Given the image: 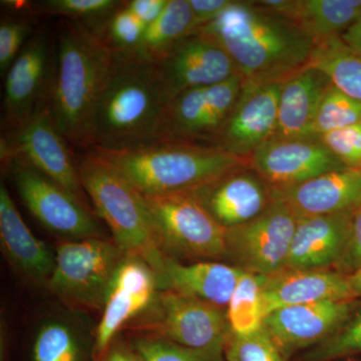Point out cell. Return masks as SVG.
I'll list each match as a JSON object with an SVG mask.
<instances>
[{"instance_id": "1", "label": "cell", "mask_w": 361, "mask_h": 361, "mask_svg": "<svg viewBox=\"0 0 361 361\" xmlns=\"http://www.w3.org/2000/svg\"><path fill=\"white\" fill-rule=\"evenodd\" d=\"M232 59L244 80L285 82L310 63L316 42L291 21L265 13L251 1H232L196 30Z\"/></svg>"}, {"instance_id": "2", "label": "cell", "mask_w": 361, "mask_h": 361, "mask_svg": "<svg viewBox=\"0 0 361 361\" xmlns=\"http://www.w3.org/2000/svg\"><path fill=\"white\" fill-rule=\"evenodd\" d=\"M111 58L113 51L97 28L63 21L47 102L56 129L75 148L94 147V116Z\"/></svg>"}, {"instance_id": "3", "label": "cell", "mask_w": 361, "mask_h": 361, "mask_svg": "<svg viewBox=\"0 0 361 361\" xmlns=\"http://www.w3.org/2000/svg\"><path fill=\"white\" fill-rule=\"evenodd\" d=\"M165 108L155 63L137 51H113L94 116L92 149H133L155 142Z\"/></svg>"}, {"instance_id": "4", "label": "cell", "mask_w": 361, "mask_h": 361, "mask_svg": "<svg viewBox=\"0 0 361 361\" xmlns=\"http://www.w3.org/2000/svg\"><path fill=\"white\" fill-rule=\"evenodd\" d=\"M92 151L144 196L192 192L249 165L248 159L194 142H155L133 149Z\"/></svg>"}, {"instance_id": "5", "label": "cell", "mask_w": 361, "mask_h": 361, "mask_svg": "<svg viewBox=\"0 0 361 361\" xmlns=\"http://www.w3.org/2000/svg\"><path fill=\"white\" fill-rule=\"evenodd\" d=\"M78 167L82 188L116 245L127 256L144 259L157 274L166 254L157 241L145 197L92 149L80 157Z\"/></svg>"}, {"instance_id": "6", "label": "cell", "mask_w": 361, "mask_h": 361, "mask_svg": "<svg viewBox=\"0 0 361 361\" xmlns=\"http://www.w3.org/2000/svg\"><path fill=\"white\" fill-rule=\"evenodd\" d=\"M114 240H65L56 247V263L47 286L78 307L104 308L116 271L126 258Z\"/></svg>"}, {"instance_id": "7", "label": "cell", "mask_w": 361, "mask_h": 361, "mask_svg": "<svg viewBox=\"0 0 361 361\" xmlns=\"http://www.w3.org/2000/svg\"><path fill=\"white\" fill-rule=\"evenodd\" d=\"M144 197L164 254L226 258L227 229L214 219L191 192Z\"/></svg>"}, {"instance_id": "8", "label": "cell", "mask_w": 361, "mask_h": 361, "mask_svg": "<svg viewBox=\"0 0 361 361\" xmlns=\"http://www.w3.org/2000/svg\"><path fill=\"white\" fill-rule=\"evenodd\" d=\"M154 303L153 317L142 329L211 360L224 361L231 330L222 308L170 289L157 293Z\"/></svg>"}, {"instance_id": "9", "label": "cell", "mask_w": 361, "mask_h": 361, "mask_svg": "<svg viewBox=\"0 0 361 361\" xmlns=\"http://www.w3.org/2000/svg\"><path fill=\"white\" fill-rule=\"evenodd\" d=\"M272 195L260 215L226 232V258L240 269L263 277L285 270L296 229V216L277 194Z\"/></svg>"}, {"instance_id": "10", "label": "cell", "mask_w": 361, "mask_h": 361, "mask_svg": "<svg viewBox=\"0 0 361 361\" xmlns=\"http://www.w3.org/2000/svg\"><path fill=\"white\" fill-rule=\"evenodd\" d=\"M4 159L21 200L44 227L70 240L101 237L99 226L84 202L21 159Z\"/></svg>"}, {"instance_id": "11", "label": "cell", "mask_w": 361, "mask_h": 361, "mask_svg": "<svg viewBox=\"0 0 361 361\" xmlns=\"http://www.w3.org/2000/svg\"><path fill=\"white\" fill-rule=\"evenodd\" d=\"M243 80L238 73L220 84L175 97L164 110L155 142H214L238 102Z\"/></svg>"}, {"instance_id": "12", "label": "cell", "mask_w": 361, "mask_h": 361, "mask_svg": "<svg viewBox=\"0 0 361 361\" xmlns=\"http://www.w3.org/2000/svg\"><path fill=\"white\" fill-rule=\"evenodd\" d=\"M11 133L9 141H2V159H21L85 203L78 164L52 121L47 99Z\"/></svg>"}, {"instance_id": "13", "label": "cell", "mask_w": 361, "mask_h": 361, "mask_svg": "<svg viewBox=\"0 0 361 361\" xmlns=\"http://www.w3.org/2000/svg\"><path fill=\"white\" fill-rule=\"evenodd\" d=\"M166 106L188 90L212 87L239 71L221 47L193 32L155 63Z\"/></svg>"}, {"instance_id": "14", "label": "cell", "mask_w": 361, "mask_h": 361, "mask_svg": "<svg viewBox=\"0 0 361 361\" xmlns=\"http://www.w3.org/2000/svg\"><path fill=\"white\" fill-rule=\"evenodd\" d=\"M248 161L249 167L276 191L346 168L319 139H272Z\"/></svg>"}, {"instance_id": "15", "label": "cell", "mask_w": 361, "mask_h": 361, "mask_svg": "<svg viewBox=\"0 0 361 361\" xmlns=\"http://www.w3.org/2000/svg\"><path fill=\"white\" fill-rule=\"evenodd\" d=\"M283 82L243 80L241 94L213 146L248 159L261 145L274 137Z\"/></svg>"}, {"instance_id": "16", "label": "cell", "mask_w": 361, "mask_h": 361, "mask_svg": "<svg viewBox=\"0 0 361 361\" xmlns=\"http://www.w3.org/2000/svg\"><path fill=\"white\" fill-rule=\"evenodd\" d=\"M360 305L358 300H345L286 306L266 316L263 329L289 360L294 353L322 343Z\"/></svg>"}, {"instance_id": "17", "label": "cell", "mask_w": 361, "mask_h": 361, "mask_svg": "<svg viewBox=\"0 0 361 361\" xmlns=\"http://www.w3.org/2000/svg\"><path fill=\"white\" fill-rule=\"evenodd\" d=\"M160 287L155 271L135 256H126L116 271L103 308L94 338V360L99 361L108 353L116 334L126 323L155 300Z\"/></svg>"}, {"instance_id": "18", "label": "cell", "mask_w": 361, "mask_h": 361, "mask_svg": "<svg viewBox=\"0 0 361 361\" xmlns=\"http://www.w3.org/2000/svg\"><path fill=\"white\" fill-rule=\"evenodd\" d=\"M249 165L220 176L191 193L226 229L245 224L272 201V190Z\"/></svg>"}, {"instance_id": "19", "label": "cell", "mask_w": 361, "mask_h": 361, "mask_svg": "<svg viewBox=\"0 0 361 361\" xmlns=\"http://www.w3.org/2000/svg\"><path fill=\"white\" fill-rule=\"evenodd\" d=\"M51 47L44 33L35 35L6 73L4 116L11 130L18 129L44 104L51 87Z\"/></svg>"}, {"instance_id": "20", "label": "cell", "mask_w": 361, "mask_h": 361, "mask_svg": "<svg viewBox=\"0 0 361 361\" xmlns=\"http://www.w3.org/2000/svg\"><path fill=\"white\" fill-rule=\"evenodd\" d=\"M272 191L296 218L353 212L361 205V169L331 171L295 186Z\"/></svg>"}, {"instance_id": "21", "label": "cell", "mask_w": 361, "mask_h": 361, "mask_svg": "<svg viewBox=\"0 0 361 361\" xmlns=\"http://www.w3.org/2000/svg\"><path fill=\"white\" fill-rule=\"evenodd\" d=\"M353 212L297 218L285 270H325L336 266L348 244Z\"/></svg>"}, {"instance_id": "22", "label": "cell", "mask_w": 361, "mask_h": 361, "mask_svg": "<svg viewBox=\"0 0 361 361\" xmlns=\"http://www.w3.org/2000/svg\"><path fill=\"white\" fill-rule=\"evenodd\" d=\"M262 300L266 317L286 306L357 299L353 296L346 275L325 269L284 270L265 277Z\"/></svg>"}, {"instance_id": "23", "label": "cell", "mask_w": 361, "mask_h": 361, "mask_svg": "<svg viewBox=\"0 0 361 361\" xmlns=\"http://www.w3.org/2000/svg\"><path fill=\"white\" fill-rule=\"evenodd\" d=\"M244 272L235 265L213 261L185 264L165 255L157 276L163 290L179 292L223 310L228 307Z\"/></svg>"}, {"instance_id": "24", "label": "cell", "mask_w": 361, "mask_h": 361, "mask_svg": "<svg viewBox=\"0 0 361 361\" xmlns=\"http://www.w3.org/2000/svg\"><path fill=\"white\" fill-rule=\"evenodd\" d=\"M0 241L14 269L35 283H49L54 254L26 226L4 184L0 186Z\"/></svg>"}, {"instance_id": "25", "label": "cell", "mask_w": 361, "mask_h": 361, "mask_svg": "<svg viewBox=\"0 0 361 361\" xmlns=\"http://www.w3.org/2000/svg\"><path fill=\"white\" fill-rule=\"evenodd\" d=\"M257 6L291 21L315 42L341 37L361 18V0H262Z\"/></svg>"}, {"instance_id": "26", "label": "cell", "mask_w": 361, "mask_h": 361, "mask_svg": "<svg viewBox=\"0 0 361 361\" xmlns=\"http://www.w3.org/2000/svg\"><path fill=\"white\" fill-rule=\"evenodd\" d=\"M331 85L324 73L308 66L283 82L273 139H310L316 114Z\"/></svg>"}, {"instance_id": "27", "label": "cell", "mask_w": 361, "mask_h": 361, "mask_svg": "<svg viewBox=\"0 0 361 361\" xmlns=\"http://www.w3.org/2000/svg\"><path fill=\"white\" fill-rule=\"evenodd\" d=\"M307 66L322 71L334 87L361 103V54L341 37L316 42Z\"/></svg>"}, {"instance_id": "28", "label": "cell", "mask_w": 361, "mask_h": 361, "mask_svg": "<svg viewBox=\"0 0 361 361\" xmlns=\"http://www.w3.org/2000/svg\"><path fill=\"white\" fill-rule=\"evenodd\" d=\"M195 32L193 13L189 0H169L158 20L145 30L135 51L156 63L165 58L178 42Z\"/></svg>"}, {"instance_id": "29", "label": "cell", "mask_w": 361, "mask_h": 361, "mask_svg": "<svg viewBox=\"0 0 361 361\" xmlns=\"http://www.w3.org/2000/svg\"><path fill=\"white\" fill-rule=\"evenodd\" d=\"M265 277L244 272L227 307L231 334L246 336L263 329L265 319L262 286Z\"/></svg>"}, {"instance_id": "30", "label": "cell", "mask_w": 361, "mask_h": 361, "mask_svg": "<svg viewBox=\"0 0 361 361\" xmlns=\"http://www.w3.org/2000/svg\"><path fill=\"white\" fill-rule=\"evenodd\" d=\"M361 123V103L334 85L323 97L310 132V139Z\"/></svg>"}, {"instance_id": "31", "label": "cell", "mask_w": 361, "mask_h": 361, "mask_svg": "<svg viewBox=\"0 0 361 361\" xmlns=\"http://www.w3.org/2000/svg\"><path fill=\"white\" fill-rule=\"evenodd\" d=\"M361 356V305L322 343L306 351L298 361H334Z\"/></svg>"}, {"instance_id": "32", "label": "cell", "mask_w": 361, "mask_h": 361, "mask_svg": "<svg viewBox=\"0 0 361 361\" xmlns=\"http://www.w3.org/2000/svg\"><path fill=\"white\" fill-rule=\"evenodd\" d=\"M33 361H80V346L75 332L63 322L42 325L32 348Z\"/></svg>"}, {"instance_id": "33", "label": "cell", "mask_w": 361, "mask_h": 361, "mask_svg": "<svg viewBox=\"0 0 361 361\" xmlns=\"http://www.w3.org/2000/svg\"><path fill=\"white\" fill-rule=\"evenodd\" d=\"M122 4V1L116 0H44L37 2L42 13L63 16L68 20L78 21L90 26H92L90 23H106Z\"/></svg>"}, {"instance_id": "34", "label": "cell", "mask_w": 361, "mask_h": 361, "mask_svg": "<svg viewBox=\"0 0 361 361\" xmlns=\"http://www.w3.org/2000/svg\"><path fill=\"white\" fill-rule=\"evenodd\" d=\"M146 26L122 6L116 9L108 20L104 23V28L99 30L111 51H135L142 39Z\"/></svg>"}, {"instance_id": "35", "label": "cell", "mask_w": 361, "mask_h": 361, "mask_svg": "<svg viewBox=\"0 0 361 361\" xmlns=\"http://www.w3.org/2000/svg\"><path fill=\"white\" fill-rule=\"evenodd\" d=\"M227 361H288L264 329L246 336H230L226 346Z\"/></svg>"}, {"instance_id": "36", "label": "cell", "mask_w": 361, "mask_h": 361, "mask_svg": "<svg viewBox=\"0 0 361 361\" xmlns=\"http://www.w3.org/2000/svg\"><path fill=\"white\" fill-rule=\"evenodd\" d=\"M319 140L345 167L361 169V123L323 135Z\"/></svg>"}, {"instance_id": "37", "label": "cell", "mask_w": 361, "mask_h": 361, "mask_svg": "<svg viewBox=\"0 0 361 361\" xmlns=\"http://www.w3.org/2000/svg\"><path fill=\"white\" fill-rule=\"evenodd\" d=\"M135 353L144 361H213L160 337H145L135 342Z\"/></svg>"}, {"instance_id": "38", "label": "cell", "mask_w": 361, "mask_h": 361, "mask_svg": "<svg viewBox=\"0 0 361 361\" xmlns=\"http://www.w3.org/2000/svg\"><path fill=\"white\" fill-rule=\"evenodd\" d=\"M32 26L25 20H4L0 25V71L1 75L13 66L26 44Z\"/></svg>"}, {"instance_id": "39", "label": "cell", "mask_w": 361, "mask_h": 361, "mask_svg": "<svg viewBox=\"0 0 361 361\" xmlns=\"http://www.w3.org/2000/svg\"><path fill=\"white\" fill-rule=\"evenodd\" d=\"M361 267V205L355 209L351 216L350 231L348 244L339 262L336 266V271L344 275H349Z\"/></svg>"}, {"instance_id": "40", "label": "cell", "mask_w": 361, "mask_h": 361, "mask_svg": "<svg viewBox=\"0 0 361 361\" xmlns=\"http://www.w3.org/2000/svg\"><path fill=\"white\" fill-rule=\"evenodd\" d=\"M231 4L232 0H189L193 13L195 32L215 20Z\"/></svg>"}, {"instance_id": "41", "label": "cell", "mask_w": 361, "mask_h": 361, "mask_svg": "<svg viewBox=\"0 0 361 361\" xmlns=\"http://www.w3.org/2000/svg\"><path fill=\"white\" fill-rule=\"evenodd\" d=\"M168 1L169 0H130L125 2V6L147 28L158 20L167 6Z\"/></svg>"}, {"instance_id": "42", "label": "cell", "mask_w": 361, "mask_h": 361, "mask_svg": "<svg viewBox=\"0 0 361 361\" xmlns=\"http://www.w3.org/2000/svg\"><path fill=\"white\" fill-rule=\"evenodd\" d=\"M99 361H144L135 349L122 343L114 341L108 353Z\"/></svg>"}, {"instance_id": "43", "label": "cell", "mask_w": 361, "mask_h": 361, "mask_svg": "<svg viewBox=\"0 0 361 361\" xmlns=\"http://www.w3.org/2000/svg\"><path fill=\"white\" fill-rule=\"evenodd\" d=\"M341 39L353 51L361 54V18L355 21L345 32L342 33Z\"/></svg>"}, {"instance_id": "44", "label": "cell", "mask_w": 361, "mask_h": 361, "mask_svg": "<svg viewBox=\"0 0 361 361\" xmlns=\"http://www.w3.org/2000/svg\"><path fill=\"white\" fill-rule=\"evenodd\" d=\"M346 276L353 296L358 300L361 298V267Z\"/></svg>"}]
</instances>
